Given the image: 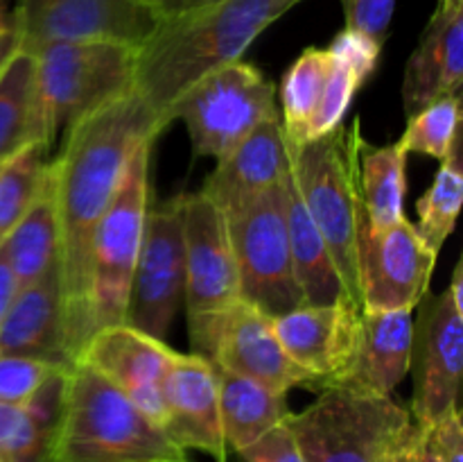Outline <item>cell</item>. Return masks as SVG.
Here are the masks:
<instances>
[{"instance_id": "obj_35", "label": "cell", "mask_w": 463, "mask_h": 462, "mask_svg": "<svg viewBox=\"0 0 463 462\" xmlns=\"http://www.w3.org/2000/svg\"><path fill=\"white\" fill-rule=\"evenodd\" d=\"M398 0H342L346 30L360 32L378 45H384Z\"/></svg>"}, {"instance_id": "obj_2", "label": "cell", "mask_w": 463, "mask_h": 462, "mask_svg": "<svg viewBox=\"0 0 463 462\" xmlns=\"http://www.w3.org/2000/svg\"><path fill=\"white\" fill-rule=\"evenodd\" d=\"M303 0H208L163 18L136 53L134 93L167 122L184 91L208 72L240 62L249 45Z\"/></svg>"}, {"instance_id": "obj_31", "label": "cell", "mask_w": 463, "mask_h": 462, "mask_svg": "<svg viewBox=\"0 0 463 462\" xmlns=\"http://www.w3.org/2000/svg\"><path fill=\"white\" fill-rule=\"evenodd\" d=\"M463 202V170H461V143L452 148L446 161L437 170L432 186L423 193V197L416 204L419 222L416 231L423 238V243L434 254L441 252L443 243L452 234L459 217Z\"/></svg>"}, {"instance_id": "obj_13", "label": "cell", "mask_w": 463, "mask_h": 462, "mask_svg": "<svg viewBox=\"0 0 463 462\" xmlns=\"http://www.w3.org/2000/svg\"><path fill=\"white\" fill-rule=\"evenodd\" d=\"M411 335L410 370L414 376L411 419L432 426L459 408L463 371V311L448 290L423 294Z\"/></svg>"}, {"instance_id": "obj_8", "label": "cell", "mask_w": 463, "mask_h": 462, "mask_svg": "<svg viewBox=\"0 0 463 462\" xmlns=\"http://www.w3.org/2000/svg\"><path fill=\"white\" fill-rule=\"evenodd\" d=\"M240 276V297L279 317L303 306L288 234V177L224 213Z\"/></svg>"}, {"instance_id": "obj_7", "label": "cell", "mask_w": 463, "mask_h": 462, "mask_svg": "<svg viewBox=\"0 0 463 462\" xmlns=\"http://www.w3.org/2000/svg\"><path fill=\"white\" fill-rule=\"evenodd\" d=\"M154 140H143L131 154L120 188L95 229L89 274L90 335L104 326L125 324L131 276L149 208V159Z\"/></svg>"}, {"instance_id": "obj_34", "label": "cell", "mask_w": 463, "mask_h": 462, "mask_svg": "<svg viewBox=\"0 0 463 462\" xmlns=\"http://www.w3.org/2000/svg\"><path fill=\"white\" fill-rule=\"evenodd\" d=\"M68 367L16 353H0V403L25 406L52 376Z\"/></svg>"}, {"instance_id": "obj_16", "label": "cell", "mask_w": 463, "mask_h": 462, "mask_svg": "<svg viewBox=\"0 0 463 462\" xmlns=\"http://www.w3.org/2000/svg\"><path fill=\"white\" fill-rule=\"evenodd\" d=\"M206 361L276 392L288 394L292 388L315 390L312 376L280 344L274 317L244 299L235 302L222 317Z\"/></svg>"}, {"instance_id": "obj_11", "label": "cell", "mask_w": 463, "mask_h": 462, "mask_svg": "<svg viewBox=\"0 0 463 462\" xmlns=\"http://www.w3.org/2000/svg\"><path fill=\"white\" fill-rule=\"evenodd\" d=\"M185 294L181 195L147 208L143 243L131 276L125 324L165 340Z\"/></svg>"}, {"instance_id": "obj_29", "label": "cell", "mask_w": 463, "mask_h": 462, "mask_svg": "<svg viewBox=\"0 0 463 462\" xmlns=\"http://www.w3.org/2000/svg\"><path fill=\"white\" fill-rule=\"evenodd\" d=\"M36 140H41L36 59L18 50L0 71V163Z\"/></svg>"}, {"instance_id": "obj_14", "label": "cell", "mask_w": 463, "mask_h": 462, "mask_svg": "<svg viewBox=\"0 0 463 462\" xmlns=\"http://www.w3.org/2000/svg\"><path fill=\"white\" fill-rule=\"evenodd\" d=\"M357 285L362 311H414L430 290L434 254L401 217L383 231L357 226Z\"/></svg>"}, {"instance_id": "obj_3", "label": "cell", "mask_w": 463, "mask_h": 462, "mask_svg": "<svg viewBox=\"0 0 463 462\" xmlns=\"http://www.w3.org/2000/svg\"><path fill=\"white\" fill-rule=\"evenodd\" d=\"M50 462H193V457L116 385L72 362Z\"/></svg>"}, {"instance_id": "obj_24", "label": "cell", "mask_w": 463, "mask_h": 462, "mask_svg": "<svg viewBox=\"0 0 463 462\" xmlns=\"http://www.w3.org/2000/svg\"><path fill=\"white\" fill-rule=\"evenodd\" d=\"M215 374L222 433H224L229 451H242L267 430L288 419V394L276 392L229 370H222L220 365H215Z\"/></svg>"}, {"instance_id": "obj_19", "label": "cell", "mask_w": 463, "mask_h": 462, "mask_svg": "<svg viewBox=\"0 0 463 462\" xmlns=\"http://www.w3.org/2000/svg\"><path fill=\"white\" fill-rule=\"evenodd\" d=\"M463 84V0H439L419 45L407 59L402 80L405 116L448 95H461Z\"/></svg>"}, {"instance_id": "obj_37", "label": "cell", "mask_w": 463, "mask_h": 462, "mask_svg": "<svg viewBox=\"0 0 463 462\" xmlns=\"http://www.w3.org/2000/svg\"><path fill=\"white\" fill-rule=\"evenodd\" d=\"M18 53V34L14 30L12 16L5 9V0H0V71L5 63Z\"/></svg>"}, {"instance_id": "obj_38", "label": "cell", "mask_w": 463, "mask_h": 462, "mask_svg": "<svg viewBox=\"0 0 463 462\" xmlns=\"http://www.w3.org/2000/svg\"><path fill=\"white\" fill-rule=\"evenodd\" d=\"M383 462H420L419 453V430H416V424L411 426L410 433L392 448V451L384 456Z\"/></svg>"}, {"instance_id": "obj_12", "label": "cell", "mask_w": 463, "mask_h": 462, "mask_svg": "<svg viewBox=\"0 0 463 462\" xmlns=\"http://www.w3.org/2000/svg\"><path fill=\"white\" fill-rule=\"evenodd\" d=\"M18 50L54 41H111L140 48L161 18L140 0H18L12 14Z\"/></svg>"}, {"instance_id": "obj_30", "label": "cell", "mask_w": 463, "mask_h": 462, "mask_svg": "<svg viewBox=\"0 0 463 462\" xmlns=\"http://www.w3.org/2000/svg\"><path fill=\"white\" fill-rule=\"evenodd\" d=\"M328 71L326 48H307L288 68L280 84V125L289 143H306Z\"/></svg>"}, {"instance_id": "obj_15", "label": "cell", "mask_w": 463, "mask_h": 462, "mask_svg": "<svg viewBox=\"0 0 463 462\" xmlns=\"http://www.w3.org/2000/svg\"><path fill=\"white\" fill-rule=\"evenodd\" d=\"M175 349L129 324L98 329L81 347L75 362L90 367L116 385L152 421L165 430L163 380Z\"/></svg>"}, {"instance_id": "obj_4", "label": "cell", "mask_w": 463, "mask_h": 462, "mask_svg": "<svg viewBox=\"0 0 463 462\" xmlns=\"http://www.w3.org/2000/svg\"><path fill=\"white\" fill-rule=\"evenodd\" d=\"M136 53L111 41H54L36 59V109L41 140L52 148L59 134L134 91Z\"/></svg>"}, {"instance_id": "obj_9", "label": "cell", "mask_w": 463, "mask_h": 462, "mask_svg": "<svg viewBox=\"0 0 463 462\" xmlns=\"http://www.w3.org/2000/svg\"><path fill=\"white\" fill-rule=\"evenodd\" d=\"M276 113V86L240 59L184 91L167 111V122H184L197 157L220 161Z\"/></svg>"}, {"instance_id": "obj_17", "label": "cell", "mask_w": 463, "mask_h": 462, "mask_svg": "<svg viewBox=\"0 0 463 462\" xmlns=\"http://www.w3.org/2000/svg\"><path fill=\"white\" fill-rule=\"evenodd\" d=\"M362 308L351 299L303 306L274 317V329L288 356L315 380V392L342 379L360 338Z\"/></svg>"}, {"instance_id": "obj_10", "label": "cell", "mask_w": 463, "mask_h": 462, "mask_svg": "<svg viewBox=\"0 0 463 462\" xmlns=\"http://www.w3.org/2000/svg\"><path fill=\"white\" fill-rule=\"evenodd\" d=\"M181 216L190 344L193 353L208 358L222 317L242 299L238 265L224 211L206 193L181 195Z\"/></svg>"}, {"instance_id": "obj_41", "label": "cell", "mask_w": 463, "mask_h": 462, "mask_svg": "<svg viewBox=\"0 0 463 462\" xmlns=\"http://www.w3.org/2000/svg\"><path fill=\"white\" fill-rule=\"evenodd\" d=\"M448 294H450V299L455 302V306L463 311V265L461 263H457L455 272H452V279H450V285H448Z\"/></svg>"}, {"instance_id": "obj_26", "label": "cell", "mask_w": 463, "mask_h": 462, "mask_svg": "<svg viewBox=\"0 0 463 462\" xmlns=\"http://www.w3.org/2000/svg\"><path fill=\"white\" fill-rule=\"evenodd\" d=\"M68 370L52 376L25 406L0 403V460L50 462Z\"/></svg>"}, {"instance_id": "obj_33", "label": "cell", "mask_w": 463, "mask_h": 462, "mask_svg": "<svg viewBox=\"0 0 463 462\" xmlns=\"http://www.w3.org/2000/svg\"><path fill=\"white\" fill-rule=\"evenodd\" d=\"M461 143V95H448L407 118L405 134L398 145L405 154H428L446 161L455 145Z\"/></svg>"}, {"instance_id": "obj_20", "label": "cell", "mask_w": 463, "mask_h": 462, "mask_svg": "<svg viewBox=\"0 0 463 462\" xmlns=\"http://www.w3.org/2000/svg\"><path fill=\"white\" fill-rule=\"evenodd\" d=\"M0 353L39 358L61 367L72 365L66 349L59 258L36 284L16 290L0 322Z\"/></svg>"}, {"instance_id": "obj_22", "label": "cell", "mask_w": 463, "mask_h": 462, "mask_svg": "<svg viewBox=\"0 0 463 462\" xmlns=\"http://www.w3.org/2000/svg\"><path fill=\"white\" fill-rule=\"evenodd\" d=\"M411 335V311H362L355 351L335 385L355 392L392 397L410 371Z\"/></svg>"}, {"instance_id": "obj_42", "label": "cell", "mask_w": 463, "mask_h": 462, "mask_svg": "<svg viewBox=\"0 0 463 462\" xmlns=\"http://www.w3.org/2000/svg\"><path fill=\"white\" fill-rule=\"evenodd\" d=\"M0 462H3V460H0Z\"/></svg>"}, {"instance_id": "obj_28", "label": "cell", "mask_w": 463, "mask_h": 462, "mask_svg": "<svg viewBox=\"0 0 463 462\" xmlns=\"http://www.w3.org/2000/svg\"><path fill=\"white\" fill-rule=\"evenodd\" d=\"M288 234L294 274L301 288L303 303L321 306V303L348 299L328 245L303 207L301 195L292 181V172H288Z\"/></svg>"}, {"instance_id": "obj_5", "label": "cell", "mask_w": 463, "mask_h": 462, "mask_svg": "<svg viewBox=\"0 0 463 462\" xmlns=\"http://www.w3.org/2000/svg\"><path fill=\"white\" fill-rule=\"evenodd\" d=\"M362 140L360 118L353 125L306 143H289V172L307 216L330 249L346 297L362 308L357 285V226L360 199L355 186V157Z\"/></svg>"}, {"instance_id": "obj_40", "label": "cell", "mask_w": 463, "mask_h": 462, "mask_svg": "<svg viewBox=\"0 0 463 462\" xmlns=\"http://www.w3.org/2000/svg\"><path fill=\"white\" fill-rule=\"evenodd\" d=\"M14 294H16V281H14L12 270H9L3 254H0V322H3L9 303H12Z\"/></svg>"}, {"instance_id": "obj_36", "label": "cell", "mask_w": 463, "mask_h": 462, "mask_svg": "<svg viewBox=\"0 0 463 462\" xmlns=\"http://www.w3.org/2000/svg\"><path fill=\"white\" fill-rule=\"evenodd\" d=\"M242 462H306L288 421L274 426L265 435L238 451Z\"/></svg>"}, {"instance_id": "obj_27", "label": "cell", "mask_w": 463, "mask_h": 462, "mask_svg": "<svg viewBox=\"0 0 463 462\" xmlns=\"http://www.w3.org/2000/svg\"><path fill=\"white\" fill-rule=\"evenodd\" d=\"M405 163L407 154L398 143L373 148L362 136L355 157V186L360 225L369 231H383L405 217Z\"/></svg>"}, {"instance_id": "obj_23", "label": "cell", "mask_w": 463, "mask_h": 462, "mask_svg": "<svg viewBox=\"0 0 463 462\" xmlns=\"http://www.w3.org/2000/svg\"><path fill=\"white\" fill-rule=\"evenodd\" d=\"M328 53V71H326V84L321 91V100L317 104V111L307 127V139H317L344 122L353 98L360 91V86L373 75L378 66L383 45L371 41L369 36L360 34L344 27L330 45Z\"/></svg>"}, {"instance_id": "obj_25", "label": "cell", "mask_w": 463, "mask_h": 462, "mask_svg": "<svg viewBox=\"0 0 463 462\" xmlns=\"http://www.w3.org/2000/svg\"><path fill=\"white\" fill-rule=\"evenodd\" d=\"M0 254L12 270L16 290L36 284L59 258V222L50 168L32 207L0 243Z\"/></svg>"}, {"instance_id": "obj_1", "label": "cell", "mask_w": 463, "mask_h": 462, "mask_svg": "<svg viewBox=\"0 0 463 462\" xmlns=\"http://www.w3.org/2000/svg\"><path fill=\"white\" fill-rule=\"evenodd\" d=\"M165 130L161 118L131 91L63 134L50 161L59 222L66 349L75 362L90 335L89 274L95 229L116 197L127 163L143 140Z\"/></svg>"}, {"instance_id": "obj_39", "label": "cell", "mask_w": 463, "mask_h": 462, "mask_svg": "<svg viewBox=\"0 0 463 462\" xmlns=\"http://www.w3.org/2000/svg\"><path fill=\"white\" fill-rule=\"evenodd\" d=\"M147 9H152L158 18H172L179 14L190 12V9L199 7V5L208 3V0H140Z\"/></svg>"}, {"instance_id": "obj_32", "label": "cell", "mask_w": 463, "mask_h": 462, "mask_svg": "<svg viewBox=\"0 0 463 462\" xmlns=\"http://www.w3.org/2000/svg\"><path fill=\"white\" fill-rule=\"evenodd\" d=\"M50 148L41 140L0 163V243L32 207L48 175Z\"/></svg>"}, {"instance_id": "obj_21", "label": "cell", "mask_w": 463, "mask_h": 462, "mask_svg": "<svg viewBox=\"0 0 463 462\" xmlns=\"http://www.w3.org/2000/svg\"><path fill=\"white\" fill-rule=\"evenodd\" d=\"M288 172L289 143L280 125V113H276L262 120L242 143L217 161L202 193L229 213L256 195L283 184Z\"/></svg>"}, {"instance_id": "obj_18", "label": "cell", "mask_w": 463, "mask_h": 462, "mask_svg": "<svg viewBox=\"0 0 463 462\" xmlns=\"http://www.w3.org/2000/svg\"><path fill=\"white\" fill-rule=\"evenodd\" d=\"M163 403L165 433L181 448H194L215 462H226L229 447L222 433L217 374L211 361L193 351H175L163 380Z\"/></svg>"}, {"instance_id": "obj_6", "label": "cell", "mask_w": 463, "mask_h": 462, "mask_svg": "<svg viewBox=\"0 0 463 462\" xmlns=\"http://www.w3.org/2000/svg\"><path fill=\"white\" fill-rule=\"evenodd\" d=\"M285 421L306 462H383L414 426L410 408L392 397L339 385L319 390L306 410Z\"/></svg>"}]
</instances>
